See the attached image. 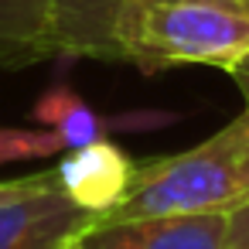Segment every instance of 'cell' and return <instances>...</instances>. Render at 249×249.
Returning <instances> with one entry per match:
<instances>
[{"label":"cell","mask_w":249,"mask_h":249,"mask_svg":"<svg viewBox=\"0 0 249 249\" xmlns=\"http://www.w3.org/2000/svg\"><path fill=\"white\" fill-rule=\"evenodd\" d=\"M229 215H143L96 218L65 249H225Z\"/></svg>","instance_id":"4"},{"label":"cell","mask_w":249,"mask_h":249,"mask_svg":"<svg viewBox=\"0 0 249 249\" xmlns=\"http://www.w3.org/2000/svg\"><path fill=\"white\" fill-rule=\"evenodd\" d=\"M249 201V106L201 143L137 160L126 195L103 222L143 215H229Z\"/></svg>","instance_id":"2"},{"label":"cell","mask_w":249,"mask_h":249,"mask_svg":"<svg viewBox=\"0 0 249 249\" xmlns=\"http://www.w3.org/2000/svg\"><path fill=\"white\" fill-rule=\"evenodd\" d=\"M225 249H249V201L229 212L225 222Z\"/></svg>","instance_id":"10"},{"label":"cell","mask_w":249,"mask_h":249,"mask_svg":"<svg viewBox=\"0 0 249 249\" xmlns=\"http://www.w3.org/2000/svg\"><path fill=\"white\" fill-rule=\"evenodd\" d=\"M92 222L96 215L69 201L52 171H41L35 188L0 205V249H65Z\"/></svg>","instance_id":"3"},{"label":"cell","mask_w":249,"mask_h":249,"mask_svg":"<svg viewBox=\"0 0 249 249\" xmlns=\"http://www.w3.org/2000/svg\"><path fill=\"white\" fill-rule=\"evenodd\" d=\"M249 55V0H126L113 21V62L143 75L184 65L232 72Z\"/></svg>","instance_id":"1"},{"label":"cell","mask_w":249,"mask_h":249,"mask_svg":"<svg viewBox=\"0 0 249 249\" xmlns=\"http://www.w3.org/2000/svg\"><path fill=\"white\" fill-rule=\"evenodd\" d=\"M133 171H137V160L120 143L103 137L86 147L62 150L58 164L52 167V178L69 201H75L79 208L99 218L126 195Z\"/></svg>","instance_id":"5"},{"label":"cell","mask_w":249,"mask_h":249,"mask_svg":"<svg viewBox=\"0 0 249 249\" xmlns=\"http://www.w3.org/2000/svg\"><path fill=\"white\" fill-rule=\"evenodd\" d=\"M55 0H0V65L24 69L45 62V31Z\"/></svg>","instance_id":"8"},{"label":"cell","mask_w":249,"mask_h":249,"mask_svg":"<svg viewBox=\"0 0 249 249\" xmlns=\"http://www.w3.org/2000/svg\"><path fill=\"white\" fill-rule=\"evenodd\" d=\"M31 120H35V126L52 130L62 140V147L72 150V147H86L92 140H103L116 130H157V126H167L174 116L171 113H154V109L106 116V113L92 109L69 82H55L31 106Z\"/></svg>","instance_id":"6"},{"label":"cell","mask_w":249,"mask_h":249,"mask_svg":"<svg viewBox=\"0 0 249 249\" xmlns=\"http://www.w3.org/2000/svg\"><path fill=\"white\" fill-rule=\"evenodd\" d=\"M229 75H232V82L239 86V92H242V103L249 106V55H246V58H242V62H239V65L229 72Z\"/></svg>","instance_id":"12"},{"label":"cell","mask_w":249,"mask_h":249,"mask_svg":"<svg viewBox=\"0 0 249 249\" xmlns=\"http://www.w3.org/2000/svg\"><path fill=\"white\" fill-rule=\"evenodd\" d=\"M62 150V140L45 126H0V167L58 157Z\"/></svg>","instance_id":"9"},{"label":"cell","mask_w":249,"mask_h":249,"mask_svg":"<svg viewBox=\"0 0 249 249\" xmlns=\"http://www.w3.org/2000/svg\"><path fill=\"white\" fill-rule=\"evenodd\" d=\"M126 0H55L45 31V58L113 62V21Z\"/></svg>","instance_id":"7"},{"label":"cell","mask_w":249,"mask_h":249,"mask_svg":"<svg viewBox=\"0 0 249 249\" xmlns=\"http://www.w3.org/2000/svg\"><path fill=\"white\" fill-rule=\"evenodd\" d=\"M38 178H41V174H24V178L0 181V205H4V201H11V198H18V195H24L28 188H35V184H38Z\"/></svg>","instance_id":"11"}]
</instances>
